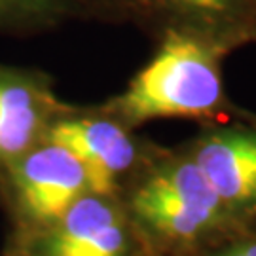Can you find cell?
I'll return each instance as SVG.
<instances>
[{"label": "cell", "mask_w": 256, "mask_h": 256, "mask_svg": "<svg viewBox=\"0 0 256 256\" xmlns=\"http://www.w3.org/2000/svg\"><path fill=\"white\" fill-rule=\"evenodd\" d=\"M122 202L152 256H207L247 228L222 203L184 144L162 148L129 182Z\"/></svg>", "instance_id": "obj_1"}, {"label": "cell", "mask_w": 256, "mask_h": 256, "mask_svg": "<svg viewBox=\"0 0 256 256\" xmlns=\"http://www.w3.org/2000/svg\"><path fill=\"white\" fill-rule=\"evenodd\" d=\"M224 55L228 54L202 38L164 30L154 57L128 88L97 106L129 129L158 118L200 120L209 126L250 118L224 92Z\"/></svg>", "instance_id": "obj_2"}, {"label": "cell", "mask_w": 256, "mask_h": 256, "mask_svg": "<svg viewBox=\"0 0 256 256\" xmlns=\"http://www.w3.org/2000/svg\"><path fill=\"white\" fill-rule=\"evenodd\" d=\"M88 192L90 178L76 156L42 137L0 171V207L10 226L6 243H23L44 232Z\"/></svg>", "instance_id": "obj_3"}, {"label": "cell", "mask_w": 256, "mask_h": 256, "mask_svg": "<svg viewBox=\"0 0 256 256\" xmlns=\"http://www.w3.org/2000/svg\"><path fill=\"white\" fill-rule=\"evenodd\" d=\"M44 137L76 156L92 192L116 198H122L129 182L164 148L135 135V129L126 128L99 106L74 104L54 120Z\"/></svg>", "instance_id": "obj_4"}, {"label": "cell", "mask_w": 256, "mask_h": 256, "mask_svg": "<svg viewBox=\"0 0 256 256\" xmlns=\"http://www.w3.org/2000/svg\"><path fill=\"white\" fill-rule=\"evenodd\" d=\"M27 256H152L116 196L88 192L59 220L23 243H6Z\"/></svg>", "instance_id": "obj_5"}, {"label": "cell", "mask_w": 256, "mask_h": 256, "mask_svg": "<svg viewBox=\"0 0 256 256\" xmlns=\"http://www.w3.org/2000/svg\"><path fill=\"white\" fill-rule=\"evenodd\" d=\"M184 146L230 212L256 224V126L212 124Z\"/></svg>", "instance_id": "obj_6"}, {"label": "cell", "mask_w": 256, "mask_h": 256, "mask_svg": "<svg viewBox=\"0 0 256 256\" xmlns=\"http://www.w3.org/2000/svg\"><path fill=\"white\" fill-rule=\"evenodd\" d=\"M74 104L55 92V80L32 66L0 63V171L44 137Z\"/></svg>", "instance_id": "obj_7"}, {"label": "cell", "mask_w": 256, "mask_h": 256, "mask_svg": "<svg viewBox=\"0 0 256 256\" xmlns=\"http://www.w3.org/2000/svg\"><path fill=\"white\" fill-rule=\"evenodd\" d=\"M140 25L202 38L230 54L256 42V0H146Z\"/></svg>", "instance_id": "obj_8"}, {"label": "cell", "mask_w": 256, "mask_h": 256, "mask_svg": "<svg viewBox=\"0 0 256 256\" xmlns=\"http://www.w3.org/2000/svg\"><path fill=\"white\" fill-rule=\"evenodd\" d=\"M76 18L78 0H0V34H42Z\"/></svg>", "instance_id": "obj_9"}, {"label": "cell", "mask_w": 256, "mask_h": 256, "mask_svg": "<svg viewBox=\"0 0 256 256\" xmlns=\"http://www.w3.org/2000/svg\"><path fill=\"white\" fill-rule=\"evenodd\" d=\"M146 0H78L82 18L104 21H142Z\"/></svg>", "instance_id": "obj_10"}, {"label": "cell", "mask_w": 256, "mask_h": 256, "mask_svg": "<svg viewBox=\"0 0 256 256\" xmlns=\"http://www.w3.org/2000/svg\"><path fill=\"white\" fill-rule=\"evenodd\" d=\"M207 256H256V224L247 226Z\"/></svg>", "instance_id": "obj_11"}, {"label": "cell", "mask_w": 256, "mask_h": 256, "mask_svg": "<svg viewBox=\"0 0 256 256\" xmlns=\"http://www.w3.org/2000/svg\"><path fill=\"white\" fill-rule=\"evenodd\" d=\"M2 256H27L25 252H21L18 248H10V247H4L2 250Z\"/></svg>", "instance_id": "obj_12"}]
</instances>
